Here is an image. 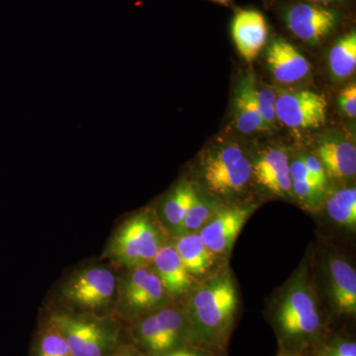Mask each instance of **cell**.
Returning a JSON list of instances; mask_svg holds the SVG:
<instances>
[{"mask_svg": "<svg viewBox=\"0 0 356 356\" xmlns=\"http://www.w3.org/2000/svg\"><path fill=\"white\" fill-rule=\"evenodd\" d=\"M50 325L65 337L72 356H102L108 344L106 332L96 323L58 314Z\"/></svg>", "mask_w": 356, "mask_h": 356, "instance_id": "cell-8", "label": "cell"}, {"mask_svg": "<svg viewBox=\"0 0 356 356\" xmlns=\"http://www.w3.org/2000/svg\"><path fill=\"white\" fill-rule=\"evenodd\" d=\"M254 210L252 207L218 210L210 221L198 232L199 236L213 254H229Z\"/></svg>", "mask_w": 356, "mask_h": 356, "instance_id": "cell-9", "label": "cell"}, {"mask_svg": "<svg viewBox=\"0 0 356 356\" xmlns=\"http://www.w3.org/2000/svg\"><path fill=\"white\" fill-rule=\"evenodd\" d=\"M232 35L238 53L252 62L266 43L268 28L266 18L254 9H241L232 23Z\"/></svg>", "mask_w": 356, "mask_h": 356, "instance_id": "cell-12", "label": "cell"}, {"mask_svg": "<svg viewBox=\"0 0 356 356\" xmlns=\"http://www.w3.org/2000/svg\"><path fill=\"white\" fill-rule=\"evenodd\" d=\"M153 262L154 273L168 294L178 296L191 287V274L187 271L173 245L159 248Z\"/></svg>", "mask_w": 356, "mask_h": 356, "instance_id": "cell-17", "label": "cell"}, {"mask_svg": "<svg viewBox=\"0 0 356 356\" xmlns=\"http://www.w3.org/2000/svg\"><path fill=\"white\" fill-rule=\"evenodd\" d=\"M323 191H324V187L313 182H308L306 180H293L292 181V193L305 202H315L318 198L321 197Z\"/></svg>", "mask_w": 356, "mask_h": 356, "instance_id": "cell-26", "label": "cell"}, {"mask_svg": "<svg viewBox=\"0 0 356 356\" xmlns=\"http://www.w3.org/2000/svg\"><path fill=\"white\" fill-rule=\"evenodd\" d=\"M302 159H303L304 163H305L312 175L317 178L321 184L325 185L327 184V173H325L324 166H323L318 156L309 154V156H303Z\"/></svg>", "mask_w": 356, "mask_h": 356, "instance_id": "cell-29", "label": "cell"}, {"mask_svg": "<svg viewBox=\"0 0 356 356\" xmlns=\"http://www.w3.org/2000/svg\"><path fill=\"white\" fill-rule=\"evenodd\" d=\"M329 65L332 76L336 79H346L355 72V31L344 35L332 46L329 55Z\"/></svg>", "mask_w": 356, "mask_h": 356, "instance_id": "cell-20", "label": "cell"}, {"mask_svg": "<svg viewBox=\"0 0 356 356\" xmlns=\"http://www.w3.org/2000/svg\"><path fill=\"white\" fill-rule=\"evenodd\" d=\"M307 1L310 2V3L315 4H327L331 3V2L337 1V0H307Z\"/></svg>", "mask_w": 356, "mask_h": 356, "instance_id": "cell-32", "label": "cell"}, {"mask_svg": "<svg viewBox=\"0 0 356 356\" xmlns=\"http://www.w3.org/2000/svg\"><path fill=\"white\" fill-rule=\"evenodd\" d=\"M173 247L191 274L201 275L212 266L213 254L206 247L198 233L180 236Z\"/></svg>", "mask_w": 356, "mask_h": 356, "instance_id": "cell-19", "label": "cell"}, {"mask_svg": "<svg viewBox=\"0 0 356 356\" xmlns=\"http://www.w3.org/2000/svg\"><path fill=\"white\" fill-rule=\"evenodd\" d=\"M163 247V236L149 212L140 213L122 225L108 248L115 261L129 267L147 266Z\"/></svg>", "mask_w": 356, "mask_h": 356, "instance_id": "cell-1", "label": "cell"}, {"mask_svg": "<svg viewBox=\"0 0 356 356\" xmlns=\"http://www.w3.org/2000/svg\"><path fill=\"white\" fill-rule=\"evenodd\" d=\"M325 96L311 90H278L276 118L288 128L311 130L324 125L327 118Z\"/></svg>", "mask_w": 356, "mask_h": 356, "instance_id": "cell-5", "label": "cell"}, {"mask_svg": "<svg viewBox=\"0 0 356 356\" xmlns=\"http://www.w3.org/2000/svg\"><path fill=\"white\" fill-rule=\"evenodd\" d=\"M37 356H72V353L63 334L49 325L40 339Z\"/></svg>", "mask_w": 356, "mask_h": 356, "instance_id": "cell-24", "label": "cell"}, {"mask_svg": "<svg viewBox=\"0 0 356 356\" xmlns=\"http://www.w3.org/2000/svg\"><path fill=\"white\" fill-rule=\"evenodd\" d=\"M212 1L217 2V3L222 4V6H228L232 0H212Z\"/></svg>", "mask_w": 356, "mask_h": 356, "instance_id": "cell-33", "label": "cell"}, {"mask_svg": "<svg viewBox=\"0 0 356 356\" xmlns=\"http://www.w3.org/2000/svg\"><path fill=\"white\" fill-rule=\"evenodd\" d=\"M168 356H198L195 353H188V351H177V353H172Z\"/></svg>", "mask_w": 356, "mask_h": 356, "instance_id": "cell-31", "label": "cell"}, {"mask_svg": "<svg viewBox=\"0 0 356 356\" xmlns=\"http://www.w3.org/2000/svg\"><path fill=\"white\" fill-rule=\"evenodd\" d=\"M289 173L292 181L293 180H306V181L313 182V184L320 185L325 188V185L321 184L317 178L312 175L304 163L303 159H295L291 163H289Z\"/></svg>", "mask_w": 356, "mask_h": 356, "instance_id": "cell-27", "label": "cell"}, {"mask_svg": "<svg viewBox=\"0 0 356 356\" xmlns=\"http://www.w3.org/2000/svg\"><path fill=\"white\" fill-rule=\"evenodd\" d=\"M325 356H356V343L353 341L337 343L330 348Z\"/></svg>", "mask_w": 356, "mask_h": 356, "instance_id": "cell-30", "label": "cell"}, {"mask_svg": "<svg viewBox=\"0 0 356 356\" xmlns=\"http://www.w3.org/2000/svg\"><path fill=\"white\" fill-rule=\"evenodd\" d=\"M252 177L266 191L282 197L292 195L289 163L284 151L269 149L262 152L252 163Z\"/></svg>", "mask_w": 356, "mask_h": 356, "instance_id": "cell-10", "label": "cell"}, {"mask_svg": "<svg viewBox=\"0 0 356 356\" xmlns=\"http://www.w3.org/2000/svg\"><path fill=\"white\" fill-rule=\"evenodd\" d=\"M330 218L346 228L355 229L356 225V189L344 187L332 193L325 204Z\"/></svg>", "mask_w": 356, "mask_h": 356, "instance_id": "cell-21", "label": "cell"}, {"mask_svg": "<svg viewBox=\"0 0 356 356\" xmlns=\"http://www.w3.org/2000/svg\"><path fill=\"white\" fill-rule=\"evenodd\" d=\"M199 195L193 185L182 182L166 198L163 204V215L166 222L175 229L179 228L185 215L197 200Z\"/></svg>", "mask_w": 356, "mask_h": 356, "instance_id": "cell-22", "label": "cell"}, {"mask_svg": "<svg viewBox=\"0 0 356 356\" xmlns=\"http://www.w3.org/2000/svg\"><path fill=\"white\" fill-rule=\"evenodd\" d=\"M182 327L181 314L175 309H165L143 321L140 325V337L149 350L163 353L175 346Z\"/></svg>", "mask_w": 356, "mask_h": 356, "instance_id": "cell-14", "label": "cell"}, {"mask_svg": "<svg viewBox=\"0 0 356 356\" xmlns=\"http://www.w3.org/2000/svg\"><path fill=\"white\" fill-rule=\"evenodd\" d=\"M267 67L280 83L290 84L302 81L310 72L308 60L296 47L283 38H276L267 49Z\"/></svg>", "mask_w": 356, "mask_h": 356, "instance_id": "cell-13", "label": "cell"}, {"mask_svg": "<svg viewBox=\"0 0 356 356\" xmlns=\"http://www.w3.org/2000/svg\"><path fill=\"white\" fill-rule=\"evenodd\" d=\"M339 104L341 110L350 118L356 116V86L351 83L341 90L339 95Z\"/></svg>", "mask_w": 356, "mask_h": 356, "instance_id": "cell-28", "label": "cell"}, {"mask_svg": "<svg viewBox=\"0 0 356 356\" xmlns=\"http://www.w3.org/2000/svg\"><path fill=\"white\" fill-rule=\"evenodd\" d=\"M238 302L233 278L224 271L199 288L191 300V311L203 330L218 332L232 322Z\"/></svg>", "mask_w": 356, "mask_h": 356, "instance_id": "cell-3", "label": "cell"}, {"mask_svg": "<svg viewBox=\"0 0 356 356\" xmlns=\"http://www.w3.org/2000/svg\"><path fill=\"white\" fill-rule=\"evenodd\" d=\"M218 211L217 204L212 201L206 200L200 196L191 206L187 214L185 215L184 221L177 229L179 235L184 234L195 233L210 221L211 218L216 214Z\"/></svg>", "mask_w": 356, "mask_h": 356, "instance_id": "cell-23", "label": "cell"}, {"mask_svg": "<svg viewBox=\"0 0 356 356\" xmlns=\"http://www.w3.org/2000/svg\"><path fill=\"white\" fill-rule=\"evenodd\" d=\"M165 290L159 276L149 267H138L123 285V300L130 310L142 312L161 305Z\"/></svg>", "mask_w": 356, "mask_h": 356, "instance_id": "cell-11", "label": "cell"}, {"mask_svg": "<svg viewBox=\"0 0 356 356\" xmlns=\"http://www.w3.org/2000/svg\"><path fill=\"white\" fill-rule=\"evenodd\" d=\"M116 290V278L109 269L95 266L81 271L67 281L62 289L63 296L70 303L100 308L106 306Z\"/></svg>", "mask_w": 356, "mask_h": 356, "instance_id": "cell-6", "label": "cell"}, {"mask_svg": "<svg viewBox=\"0 0 356 356\" xmlns=\"http://www.w3.org/2000/svg\"><path fill=\"white\" fill-rule=\"evenodd\" d=\"M255 95H257V108L262 121L269 130H273L277 121L275 112L276 93L273 89L257 88Z\"/></svg>", "mask_w": 356, "mask_h": 356, "instance_id": "cell-25", "label": "cell"}, {"mask_svg": "<svg viewBox=\"0 0 356 356\" xmlns=\"http://www.w3.org/2000/svg\"><path fill=\"white\" fill-rule=\"evenodd\" d=\"M318 158L324 166L325 173L337 179H348L356 173V149L339 136H329L320 140L317 149Z\"/></svg>", "mask_w": 356, "mask_h": 356, "instance_id": "cell-15", "label": "cell"}, {"mask_svg": "<svg viewBox=\"0 0 356 356\" xmlns=\"http://www.w3.org/2000/svg\"><path fill=\"white\" fill-rule=\"evenodd\" d=\"M201 177L208 191L232 197L245 191L252 178V163L238 145L215 147L204 156Z\"/></svg>", "mask_w": 356, "mask_h": 356, "instance_id": "cell-2", "label": "cell"}, {"mask_svg": "<svg viewBox=\"0 0 356 356\" xmlns=\"http://www.w3.org/2000/svg\"><path fill=\"white\" fill-rule=\"evenodd\" d=\"M257 83L254 74L248 72L241 79L236 89V127L243 134L266 132L268 127L262 121L257 102Z\"/></svg>", "mask_w": 356, "mask_h": 356, "instance_id": "cell-16", "label": "cell"}, {"mask_svg": "<svg viewBox=\"0 0 356 356\" xmlns=\"http://www.w3.org/2000/svg\"><path fill=\"white\" fill-rule=\"evenodd\" d=\"M330 287L332 303L337 310L353 314L356 311V273L355 268L339 257L329 264Z\"/></svg>", "mask_w": 356, "mask_h": 356, "instance_id": "cell-18", "label": "cell"}, {"mask_svg": "<svg viewBox=\"0 0 356 356\" xmlns=\"http://www.w3.org/2000/svg\"><path fill=\"white\" fill-rule=\"evenodd\" d=\"M277 321L288 337L310 336L320 329L317 299L304 276H299L281 299Z\"/></svg>", "mask_w": 356, "mask_h": 356, "instance_id": "cell-4", "label": "cell"}, {"mask_svg": "<svg viewBox=\"0 0 356 356\" xmlns=\"http://www.w3.org/2000/svg\"><path fill=\"white\" fill-rule=\"evenodd\" d=\"M284 19L294 36L306 43L316 44L334 31L339 15L320 4L300 2L288 7Z\"/></svg>", "mask_w": 356, "mask_h": 356, "instance_id": "cell-7", "label": "cell"}]
</instances>
